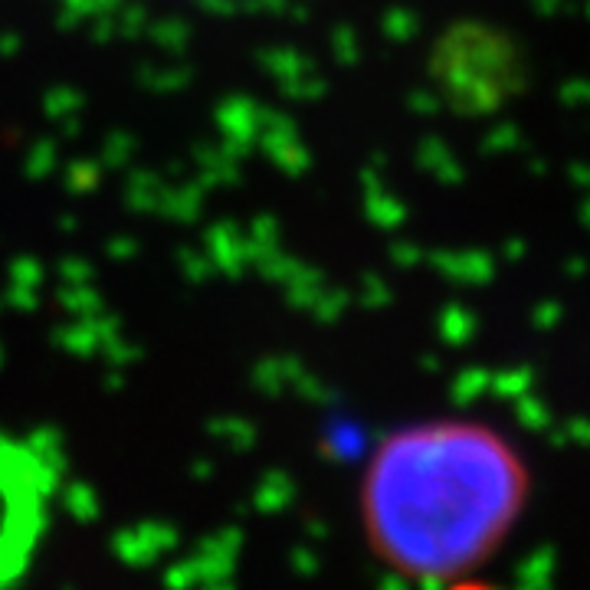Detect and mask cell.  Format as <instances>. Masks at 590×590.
<instances>
[{
  "mask_svg": "<svg viewBox=\"0 0 590 590\" xmlns=\"http://www.w3.org/2000/svg\"><path fill=\"white\" fill-rule=\"evenodd\" d=\"M528 466L492 423L436 417L377 443L361 479L371 551L407 581H453L509 538Z\"/></svg>",
  "mask_w": 590,
  "mask_h": 590,
  "instance_id": "6da1fadb",
  "label": "cell"
}]
</instances>
